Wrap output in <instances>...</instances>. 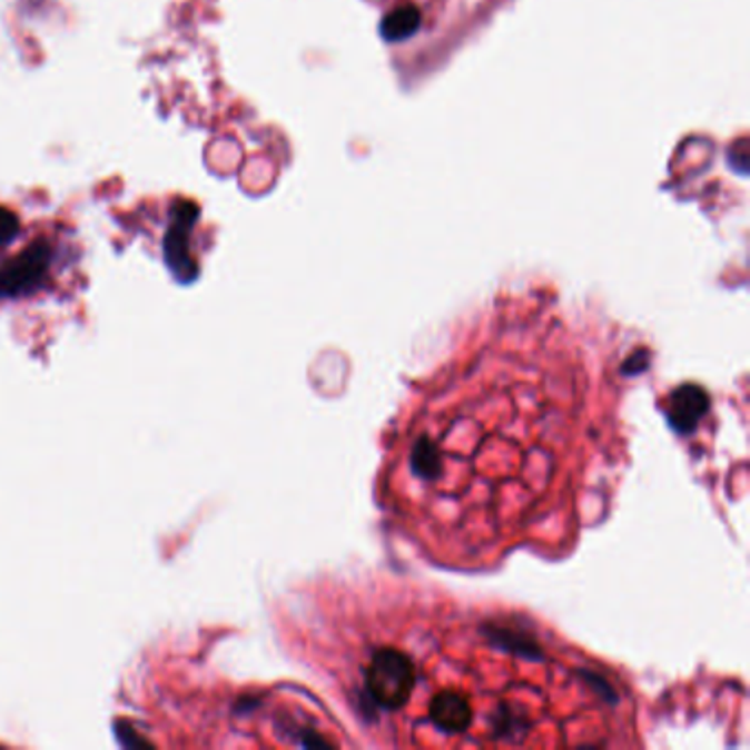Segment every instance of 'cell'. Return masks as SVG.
Listing matches in <instances>:
<instances>
[{
    "instance_id": "obj_1",
    "label": "cell",
    "mask_w": 750,
    "mask_h": 750,
    "mask_svg": "<svg viewBox=\"0 0 750 750\" xmlns=\"http://www.w3.org/2000/svg\"><path fill=\"white\" fill-rule=\"evenodd\" d=\"M560 322H484L423 378L387 434L378 500L427 560L486 568L560 551L616 461L614 416Z\"/></svg>"
},
{
    "instance_id": "obj_2",
    "label": "cell",
    "mask_w": 750,
    "mask_h": 750,
    "mask_svg": "<svg viewBox=\"0 0 750 750\" xmlns=\"http://www.w3.org/2000/svg\"><path fill=\"white\" fill-rule=\"evenodd\" d=\"M328 643L337 693L394 747H610L632 727L610 671L517 614L339 588Z\"/></svg>"
},
{
    "instance_id": "obj_3",
    "label": "cell",
    "mask_w": 750,
    "mask_h": 750,
    "mask_svg": "<svg viewBox=\"0 0 750 750\" xmlns=\"http://www.w3.org/2000/svg\"><path fill=\"white\" fill-rule=\"evenodd\" d=\"M56 263V243L45 231H31L20 247L0 263V297L33 293Z\"/></svg>"
},
{
    "instance_id": "obj_4",
    "label": "cell",
    "mask_w": 750,
    "mask_h": 750,
    "mask_svg": "<svg viewBox=\"0 0 750 750\" xmlns=\"http://www.w3.org/2000/svg\"><path fill=\"white\" fill-rule=\"evenodd\" d=\"M421 24V13L414 4H401L394 7L389 13H385L381 22V33L387 42H398L409 38Z\"/></svg>"
}]
</instances>
